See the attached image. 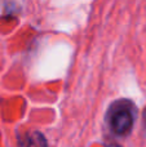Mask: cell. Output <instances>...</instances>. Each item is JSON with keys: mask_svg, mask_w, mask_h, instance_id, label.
Returning a JSON list of instances; mask_svg holds the SVG:
<instances>
[{"mask_svg": "<svg viewBox=\"0 0 146 147\" xmlns=\"http://www.w3.org/2000/svg\"><path fill=\"white\" fill-rule=\"evenodd\" d=\"M27 141H23V145H28V146H45L47 142L44 140V136H41L40 133H32L31 136H28Z\"/></svg>", "mask_w": 146, "mask_h": 147, "instance_id": "obj_2", "label": "cell"}, {"mask_svg": "<svg viewBox=\"0 0 146 147\" xmlns=\"http://www.w3.org/2000/svg\"><path fill=\"white\" fill-rule=\"evenodd\" d=\"M142 121H144V125L146 128V109L144 110V114H142Z\"/></svg>", "mask_w": 146, "mask_h": 147, "instance_id": "obj_3", "label": "cell"}, {"mask_svg": "<svg viewBox=\"0 0 146 147\" xmlns=\"http://www.w3.org/2000/svg\"><path fill=\"white\" fill-rule=\"evenodd\" d=\"M109 124L116 136H127L135 123L133 105L128 101H120L113 105L107 114Z\"/></svg>", "mask_w": 146, "mask_h": 147, "instance_id": "obj_1", "label": "cell"}]
</instances>
